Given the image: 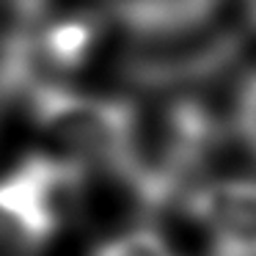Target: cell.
<instances>
[{"instance_id":"obj_1","label":"cell","mask_w":256,"mask_h":256,"mask_svg":"<svg viewBox=\"0 0 256 256\" xmlns=\"http://www.w3.org/2000/svg\"><path fill=\"white\" fill-rule=\"evenodd\" d=\"M220 138V124L204 100L174 94L144 110L135 105V130L116 176L144 210H166L190 193Z\"/></svg>"},{"instance_id":"obj_2","label":"cell","mask_w":256,"mask_h":256,"mask_svg":"<svg viewBox=\"0 0 256 256\" xmlns=\"http://www.w3.org/2000/svg\"><path fill=\"white\" fill-rule=\"evenodd\" d=\"M34 124L78 166L116 176L135 130V102L66 83H44L22 96Z\"/></svg>"},{"instance_id":"obj_3","label":"cell","mask_w":256,"mask_h":256,"mask_svg":"<svg viewBox=\"0 0 256 256\" xmlns=\"http://www.w3.org/2000/svg\"><path fill=\"white\" fill-rule=\"evenodd\" d=\"M182 201L206 256H256V176L212 179Z\"/></svg>"},{"instance_id":"obj_4","label":"cell","mask_w":256,"mask_h":256,"mask_svg":"<svg viewBox=\"0 0 256 256\" xmlns=\"http://www.w3.org/2000/svg\"><path fill=\"white\" fill-rule=\"evenodd\" d=\"M108 20L140 44H171L210 28L223 0H102Z\"/></svg>"},{"instance_id":"obj_5","label":"cell","mask_w":256,"mask_h":256,"mask_svg":"<svg viewBox=\"0 0 256 256\" xmlns=\"http://www.w3.org/2000/svg\"><path fill=\"white\" fill-rule=\"evenodd\" d=\"M91 256H179L166 234L152 226H132L96 242Z\"/></svg>"},{"instance_id":"obj_6","label":"cell","mask_w":256,"mask_h":256,"mask_svg":"<svg viewBox=\"0 0 256 256\" xmlns=\"http://www.w3.org/2000/svg\"><path fill=\"white\" fill-rule=\"evenodd\" d=\"M232 135L245 154L256 160V66H250L234 86L232 110H228Z\"/></svg>"},{"instance_id":"obj_7","label":"cell","mask_w":256,"mask_h":256,"mask_svg":"<svg viewBox=\"0 0 256 256\" xmlns=\"http://www.w3.org/2000/svg\"><path fill=\"white\" fill-rule=\"evenodd\" d=\"M0 256H36L12 223V218L3 212V206H0Z\"/></svg>"},{"instance_id":"obj_8","label":"cell","mask_w":256,"mask_h":256,"mask_svg":"<svg viewBox=\"0 0 256 256\" xmlns=\"http://www.w3.org/2000/svg\"><path fill=\"white\" fill-rule=\"evenodd\" d=\"M242 12L248 17V22L256 28V0H242Z\"/></svg>"}]
</instances>
